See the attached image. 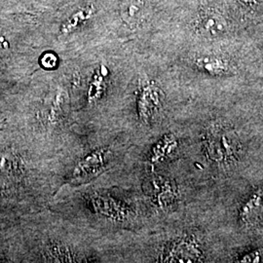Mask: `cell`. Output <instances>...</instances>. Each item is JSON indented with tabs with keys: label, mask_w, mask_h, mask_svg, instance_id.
Here are the masks:
<instances>
[{
	"label": "cell",
	"mask_w": 263,
	"mask_h": 263,
	"mask_svg": "<svg viewBox=\"0 0 263 263\" xmlns=\"http://www.w3.org/2000/svg\"><path fill=\"white\" fill-rule=\"evenodd\" d=\"M260 261H263V248L244 254L237 260V262H260Z\"/></svg>",
	"instance_id": "cell-8"
},
{
	"label": "cell",
	"mask_w": 263,
	"mask_h": 263,
	"mask_svg": "<svg viewBox=\"0 0 263 263\" xmlns=\"http://www.w3.org/2000/svg\"><path fill=\"white\" fill-rule=\"evenodd\" d=\"M158 103V97L157 93L153 89H148L144 92L143 97L141 98V104H140V112L141 117L144 119H147L151 116V109L153 105Z\"/></svg>",
	"instance_id": "cell-6"
},
{
	"label": "cell",
	"mask_w": 263,
	"mask_h": 263,
	"mask_svg": "<svg viewBox=\"0 0 263 263\" xmlns=\"http://www.w3.org/2000/svg\"><path fill=\"white\" fill-rule=\"evenodd\" d=\"M218 139L220 141L226 159L234 158L239 148V142L236 140L235 136L231 133L226 132V133H222L218 137Z\"/></svg>",
	"instance_id": "cell-5"
},
{
	"label": "cell",
	"mask_w": 263,
	"mask_h": 263,
	"mask_svg": "<svg viewBox=\"0 0 263 263\" xmlns=\"http://www.w3.org/2000/svg\"><path fill=\"white\" fill-rule=\"evenodd\" d=\"M207 149L211 159L217 162L226 160V156L218 138H210L208 140Z\"/></svg>",
	"instance_id": "cell-7"
},
{
	"label": "cell",
	"mask_w": 263,
	"mask_h": 263,
	"mask_svg": "<svg viewBox=\"0 0 263 263\" xmlns=\"http://www.w3.org/2000/svg\"><path fill=\"white\" fill-rule=\"evenodd\" d=\"M199 68L210 74H224L229 70V64L224 59L217 56H203L196 61Z\"/></svg>",
	"instance_id": "cell-4"
},
{
	"label": "cell",
	"mask_w": 263,
	"mask_h": 263,
	"mask_svg": "<svg viewBox=\"0 0 263 263\" xmlns=\"http://www.w3.org/2000/svg\"><path fill=\"white\" fill-rule=\"evenodd\" d=\"M200 28L209 37H216L226 33L227 24L218 13L209 12L201 19Z\"/></svg>",
	"instance_id": "cell-2"
},
{
	"label": "cell",
	"mask_w": 263,
	"mask_h": 263,
	"mask_svg": "<svg viewBox=\"0 0 263 263\" xmlns=\"http://www.w3.org/2000/svg\"><path fill=\"white\" fill-rule=\"evenodd\" d=\"M166 261L195 262L201 258V251L192 240H182L172 248V251L165 256Z\"/></svg>",
	"instance_id": "cell-1"
},
{
	"label": "cell",
	"mask_w": 263,
	"mask_h": 263,
	"mask_svg": "<svg viewBox=\"0 0 263 263\" xmlns=\"http://www.w3.org/2000/svg\"><path fill=\"white\" fill-rule=\"evenodd\" d=\"M263 208V191L257 190L245 202L240 209L239 218L241 222L249 223L260 213Z\"/></svg>",
	"instance_id": "cell-3"
}]
</instances>
